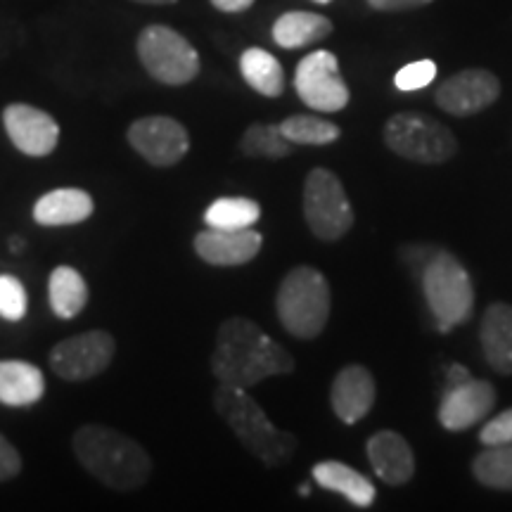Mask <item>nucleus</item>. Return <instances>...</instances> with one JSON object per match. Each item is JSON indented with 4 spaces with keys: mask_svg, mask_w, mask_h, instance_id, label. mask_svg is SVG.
Listing matches in <instances>:
<instances>
[{
    "mask_svg": "<svg viewBox=\"0 0 512 512\" xmlns=\"http://www.w3.org/2000/svg\"><path fill=\"white\" fill-rule=\"evenodd\" d=\"M432 0H368V5L373 10L382 12H401V10H415L422 5H430Z\"/></svg>",
    "mask_w": 512,
    "mask_h": 512,
    "instance_id": "33",
    "label": "nucleus"
},
{
    "mask_svg": "<svg viewBox=\"0 0 512 512\" xmlns=\"http://www.w3.org/2000/svg\"><path fill=\"white\" fill-rule=\"evenodd\" d=\"M22 249H24V240H22V238H12V240H10V252H12V254L22 252Z\"/></svg>",
    "mask_w": 512,
    "mask_h": 512,
    "instance_id": "37",
    "label": "nucleus"
},
{
    "mask_svg": "<svg viewBox=\"0 0 512 512\" xmlns=\"http://www.w3.org/2000/svg\"><path fill=\"white\" fill-rule=\"evenodd\" d=\"M114 337L105 330H91L69 337L50 351V368L67 382L91 380L105 373L114 358Z\"/></svg>",
    "mask_w": 512,
    "mask_h": 512,
    "instance_id": "10",
    "label": "nucleus"
},
{
    "mask_svg": "<svg viewBox=\"0 0 512 512\" xmlns=\"http://www.w3.org/2000/svg\"><path fill=\"white\" fill-rule=\"evenodd\" d=\"M95 211L93 197L86 190L79 188H57L46 192L41 200L34 204V219L36 223L48 228L57 226H74L91 219Z\"/></svg>",
    "mask_w": 512,
    "mask_h": 512,
    "instance_id": "18",
    "label": "nucleus"
},
{
    "mask_svg": "<svg viewBox=\"0 0 512 512\" xmlns=\"http://www.w3.org/2000/svg\"><path fill=\"white\" fill-rule=\"evenodd\" d=\"M29 309V299H27V290L24 285L19 283L15 275L3 273L0 275V316L5 320H22L27 316Z\"/></svg>",
    "mask_w": 512,
    "mask_h": 512,
    "instance_id": "29",
    "label": "nucleus"
},
{
    "mask_svg": "<svg viewBox=\"0 0 512 512\" xmlns=\"http://www.w3.org/2000/svg\"><path fill=\"white\" fill-rule=\"evenodd\" d=\"M50 309L64 320L76 318L88 304V285L72 266H57L48 283Z\"/></svg>",
    "mask_w": 512,
    "mask_h": 512,
    "instance_id": "23",
    "label": "nucleus"
},
{
    "mask_svg": "<svg viewBox=\"0 0 512 512\" xmlns=\"http://www.w3.org/2000/svg\"><path fill=\"white\" fill-rule=\"evenodd\" d=\"M304 219L311 233L325 242H335L354 226L347 192L339 178L328 169H313L304 183Z\"/></svg>",
    "mask_w": 512,
    "mask_h": 512,
    "instance_id": "8",
    "label": "nucleus"
},
{
    "mask_svg": "<svg viewBox=\"0 0 512 512\" xmlns=\"http://www.w3.org/2000/svg\"><path fill=\"white\" fill-rule=\"evenodd\" d=\"M294 88L304 105L316 112H342L349 105V88L339 74L337 57L328 50H316L299 62Z\"/></svg>",
    "mask_w": 512,
    "mask_h": 512,
    "instance_id": "9",
    "label": "nucleus"
},
{
    "mask_svg": "<svg viewBox=\"0 0 512 512\" xmlns=\"http://www.w3.org/2000/svg\"><path fill=\"white\" fill-rule=\"evenodd\" d=\"M240 150L247 157L283 159L292 152V143L283 136L280 126L273 124H252L242 133Z\"/></svg>",
    "mask_w": 512,
    "mask_h": 512,
    "instance_id": "28",
    "label": "nucleus"
},
{
    "mask_svg": "<svg viewBox=\"0 0 512 512\" xmlns=\"http://www.w3.org/2000/svg\"><path fill=\"white\" fill-rule=\"evenodd\" d=\"M133 3H143V5H174L178 0H133Z\"/></svg>",
    "mask_w": 512,
    "mask_h": 512,
    "instance_id": "36",
    "label": "nucleus"
},
{
    "mask_svg": "<svg viewBox=\"0 0 512 512\" xmlns=\"http://www.w3.org/2000/svg\"><path fill=\"white\" fill-rule=\"evenodd\" d=\"M330 285L311 266H297L285 275L275 297L280 325L297 339H316L330 318Z\"/></svg>",
    "mask_w": 512,
    "mask_h": 512,
    "instance_id": "4",
    "label": "nucleus"
},
{
    "mask_svg": "<svg viewBox=\"0 0 512 512\" xmlns=\"http://www.w3.org/2000/svg\"><path fill=\"white\" fill-rule=\"evenodd\" d=\"M470 370H467L465 366H451L448 368V373H446V389L448 387H458V384H463V382H467L470 380Z\"/></svg>",
    "mask_w": 512,
    "mask_h": 512,
    "instance_id": "35",
    "label": "nucleus"
},
{
    "mask_svg": "<svg viewBox=\"0 0 512 512\" xmlns=\"http://www.w3.org/2000/svg\"><path fill=\"white\" fill-rule=\"evenodd\" d=\"M3 126L12 145L29 157H48L60 140L57 121L48 112L24 102H12L5 107Z\"/></svg>",
    "mask_w": 512,
    "mask_h": 512,
    "instance_id": "13",
    "label": "nucleus"
},
{
    "mask_svg": "<svg viewBox=\"0 0 512 512\" xmlns=\"http://www.w3.org/2000/svg\"><path fill=\"white\" fill-rule=\"evenodd\" d=\"M427 306L437 318L439 330L448 332L463 325L475 309V287L470 275L453 254L437 252L420 273Z\"/></svg>",
    "mask_w": 512,
    "mask_h": 512,
    "instance_id": "5",
    "label": "nucleus"
},
{
    "mask_svg": "<svg viewBox=\"0 0 512 512\" xmlns=\"http://www.w3.org/2000/svg\"><path fill=\"white\" fill-rule=\"evenodd\" d=\"M434 79H437V64L432 60H418L399 69L394 76V83L399 91L408 93V91H422V88L430 86Z\"/></svg>",
    "mask_w": 512,
    "mask_h": 512,
    "instance_id": "30",
    "label": "nucleus"
},
{
    "mask_svg": "<svg viewBox=\"0 0 512 512\" xmlns=\"http://www.w3.org/2000/svg\"><path fill=\"white\" fill-rule=\"evenodd\" d=\"M261 219V207L249 197H219L204 211L207 228L242 230L252 228Z\"/></svg>",
    "mask_w": 512,
    "mask_h": 512,
    "instance_id": "25",
    "label": "nucleus"
},
{
    "mask_svg": "<svg viewBox=\"0 0 512 512\" xmlns=\"http://www.w3.org/2000/svg\"><path fill=\"white\" fill-rule=\"evenodd\" d=\"M479 441L484 446H498V444H512V408L496 415L494 420H489L479 432Z\"/></svg>",
    "mask_w": 512,
    "mask_h": 512,
    "instance_id": "31",
    "label": "nucleus"
},
{
    "mask_svg": "<svg viewBox=\"0 0 512 512\" xmlns=\"http://www.w3.org/2000/svg\"><path fill=\"white\" fill-rule=\"evenodd\" d=\"M278 126L290 143L299 145H330L342 136L337 124H332L328 119L311 117V114H294V117H287Z\"/></svg>",
    "mask_w": 512,
    "mask_h": 512,
    "instance_id": "27",
    "label": "nucleus"
},
{
    "mask_svg": "<svg viewBox=\"0 0 512 512\" xmlns=\"http://www.w3.org/2000/svg\"><path fill=\"white\" fill-rule=\"evenodd\" d=\"M128 143L152 166H176L190 150V136L181 121L171 117H143L128 128Z\"/></svg>",
    "mask_w": 512,
    "mask_h": 512,
    "instance_id": "11",
    "label": "nucleus"
},
{
    "mask_svg": "<svg viewBox=\"0 0 512 512\" xmlns=\"http://www.w3.org/2000/svg\"><path fill=\"white\" fill-rule=\"evenodd\" d=\"M501 95V81L486 69H463L437 88V105L453 117H470L494 105Z\"/></svg>",
    "mask_w": 512,
    "mask_h": 512,
    "instance_id": "12",
    "label": "nucleus"
},
{
    "mask_svg": "<svg viewBox=\"0 0 512 512\" xmlns=\"http://www.w3.org/2000/svg\"><path fill=\"white\" fill-rule=\"evenodd\" d=\"M74 453L88 475L114 491H136L152 475V458L136 439L105 425H83L74 434Z\"/></svg>",
    "mask_w": 512,
    "mask_h": 512,
    "instance_id": "2",
    "label": "nucleus"
},
{
    "mask_svg": "<svg viewBox=\"0 0 512 512\" xmlns=\"http://www.w3.org/2000/svg\"><path fill=\"white\" fill-rule=\"evenodd\" d=\"M294 358L249 318L233 316L219 328L211 373L221 384L249 389L275 375H290Z\"/></svg>",
    "mask_w": 512,
    "mask_h": 512,
    "instance_id": "1",
    "label": "nucleus"
},
{
    "mask_svg": "<svg viewBox=\"0 0 512 512\" xmlns=\"http://www.w3.org/2000/svg\"><path fill=\"white\" fill-rule=\"evenodd\" d=\"M216 10L221 12H245L254 5V0H211Z\"/></svg>",
    "mask_w": 512,
    "mask_h": 512,
    "instance_id": "34",
    "label": "nucleus"
},
{
    "mask_svg": "<svg viewBox=\"0 0 512 512\" xmlns=\"http://www.w3.org/2000/svg\"><path fill=\"white\" fill-rule=\"evenodd\" d=\"M496 406V389L486 380H470L444 389L439 403V422L448 432H465L482 422Z\"/></svg>",
    "mask_w": 512,
    "mask_h": 512,
    "instance_id": "14",
    "label": "nucleus"
},
{
    "mask_svg": "<svg viewBox=\"0 0 512 512\" xmlns=\"http://www.w3.org/2000/svg\"><path fill=\"white\" fill-rule=\"evenodd\" d=\"M264 238L252 228H207L195 235V252L211 266H242L259 254Z\"/></svg>",
    "mask_w": 512,
    "mask_h": 512,
    "instance_id": "15",
    "label": "nucleus"
},
{
    "mask_svg": "<svg viewBox=\"0 0 512 512\" xmlns=\"http://www.w3.org/2000/svg\"><path fill=\"white\" fill-rule=\"evenodd\" d=\"M479 337L486 363L496 373L512 375V306L491 304L482 318Z\"/></svg>",
    "mask_w": 512,
    "mask_h": 512,
    "instance_id": "19",
    "label": "nucleus"
},
{
    "mask_svg": "<svg viewBox=\"0 0 512 512\" xmlns=\"http://www.w3.org/2000/svg\"><path fill=\"white\" fill-rule=\"evenodd\" d=\"M332 34V22L328 17L316 15V12L292 10L285 12L283 17L275 19L273 24V41L280 48L297 50L311 43L323 41Z\"/></svg>",
    "mask_w": 512,
    "mask_h": 512,
    "instance_id": "22",
    "label": "nucleus"
},
{
    "mask_svg": "<svg viewBox=\"0 0 512 512\" xmlns=\"http://www.w3.org/2000/svg\"><path fill=\"white\" fill-rule=\"evenodd\" d=\"M309 494H311L309 486H299V496H309Z\"/></svg>",
    "mask_w": 512,
    "mask_h": 512,
    "instance_id": "38",
    "label": "nucleus"
},
{
    "mask_svg": "<svg viewBox=\"0 0 512 512\" xmlns=\"http://www.w3.org/2000/svg\"><path fill=\"white\" fill-rule=\"evenodd\" d=\"M313 3H318V5H328V3H332V0H313Z\"/></svg>",
    "mask_w": 512,
    "mask_h": 512,
    "instance_id": "39",
    "label": "nucleus"
},
{
    "mask_svg": "<svg viewBox=\"0 0 512 512\" xmlns=\"http://www.w3.org/2000/svg\"><path fill=\"white\" fill-rule=\"evenodd\" d=\"M145 72L164 86H185L200 74V55L188 38L164 24H150L138 36Z\"/></svg>",
    "mask_w": 512,
    "mask_h": 512,
    "instance_id": "7",
    "label": "nucleus"
},
{
    "mask_svg": "<svg viewBox=\"0 0 512 512\" xmlns=\"http://www.w3.org/2000/svg\"><path fill=\"white\" fill-rule=\"evenodd\" d=\"M375 380L366 366L342 368L332 382V411L344 425H356L370 413L375 403Z\"/></svg>",
    "mask_w": 512,
    "mask_h": 512,
    "instance_id": "16",
    "label": "nucleus"
},
{
    "mask_svg": "<svg viewBox=\"0 0 512 512\" xmlns=\"http://www.w3.org/2000/svg\"><path fill=\"white\" fill-rule=\"evenodd\" d=\"M368 460L375 475L389 486L408 484L415 475L413 448L399 432L384 430L368 439Z\"/></svg>",
    "mask_w": 512,
    "mask_h": 512,
    "instance_id": "17",
    "label": "nucleus"
},
{
    "mask_svg": "<svg viewBox=\"0 0 512 512\" xmlns=\"http://www.w3.org/2000/svg\"><path fill=\"white\" fill-rule=\"evenodd\" d=\"M472 475L486 489L512 491V444L489 446L472 463Z\"/></svg>",
    "mask_w": 512,
    "mask_h": 512,
    "instance_id": "26",
    "label": "nucleus"
},
{
    "mask_svg": "<svg viewBox=\"0 0 512 512\" xmlns=\"http://www.w3.org/2000/svg\"><path fill=\"white\" fill-rule=\"evenodd\" d=\"M214 408L240 444L264 465H285L297 451L294 434L278 430L247 389L219 382L214 392Z\"/></svg>",
    "mask_w": 512,
    "mask_h": 512,
    "instance_id": "3",
    "label": "nucleus"
},
{
    "mask_svg": "<svg viewBox=\"0 0 512 512\" xmlns=\"http://www.w3.org/2000/svg\"><path fill=\"white\" fill-rule=\"evenodd\" d=\"M19 472H22V456L10 444V439L0 432V482H8V479L17 477Z\"/></svg>",
    "mask_w": 512,
    "mask_h": 512,
    "instance_id": "32",
    "label": "nucleus"
},
{
    "mask_svg": "<svg viewBox=\"0 0 512 512\" xmlns=\"http://www.w3.org/2000/svg\"><path fill=\"white\" fill-rule=\"evenodd\" d=\"M313 479L323 489L335 491V494L344 496L356 508H370L375 503V484L370 482L366 475L356 472L354 467L339 460H323V463L313 465Z\"/></svg>",
    "mask_w": 512,
    "mask_h": 512,
    "instance_id": "20",
    "label": "nucleus"
},
{
    "mask_svg": "<svg viewBox=\"0 0 512 512\" xmlns=\"http://www.w3.org/2000/svg\"><path fill=\"white\" fill-rule=\"evenodd\" d=\"M240 72L256 93L278 98L285 91L283 64L264 48H247L240 57Z\"/></svg>",
    "mask_w": 512,
    "mask_h": 512,
    "instance_id": "24",
    "label": "nucleus"
},
{
    "mask_svg": "<svg viewBox=\"0 0 512 512\" xmlns=\"http://www.w3.org/2000/svg\"><path fill=\"white\" fill-rule=\"evenodd\" d=\"M384 143L394 155L418 164H444L458 152L456 136L420 112L394 114L384 126Z\"/></svg>",
    "mask_w": 512,
    "mask_h": 512,
    "instance_id": "6",
    "label": "nucleus"
},
{
    "mask_svg": "<svg viewBox=\"0 0 512 512\" xmlns=\"http://www.w3.org/2000/svg\"><path fill=\"white\" fill-rule=\"evenodd\" d=\"M46 380L27 361H0V403L10 408H27L43 399Z\"/></svg>",
    "mask_w": 512,
    "mask_h": 512,
    "instance_id": "21",
    "label": "nucleus"
}]
</instances>
